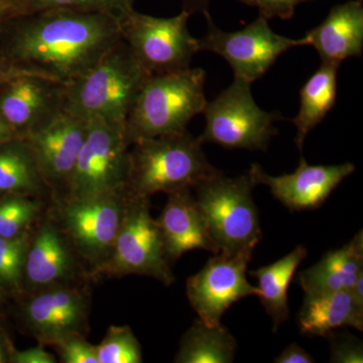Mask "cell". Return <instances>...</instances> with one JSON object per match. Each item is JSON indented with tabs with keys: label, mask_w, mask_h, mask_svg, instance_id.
Returning <instances> with one entry per match:
<instances>
[{
	"label": "cell",
	"mask_w": 363,
	"mask_h": 363,
	"mask_svg": "<svg viewBox=\"0 0 363 363\" xmlns=\"http://www.w3.org/2000/svg\"><path fill=\"white\" fill-rule=\"evenodd\" d=\"M339 64L321 62L300 91V108L293 119L297 130L295 143L302 150L308 135L324 121L336 104Z\"/></svg>",
	"instance_id": "23"
},
{
	"label": "cell",
	"mask_w": 363,
	"mask_h": 363,
	"mask_svg": "<svg viewBox=\"0 0 363 363\" xmlns=\"http://www.w3.org/2000/svg\"><path fill=\"white\" fill-rule=\"evenodd\" d=\"M168 195V201L157 223L169 262H175L191 250H207L213 255L220 252L191 189Z\"/></svg>",
	"instance_id": "18"
},
{
	"label": "cell",
	"mask_w": 363,
	"mask_h": 363,
	"mask_svg": "<svg viewBox=\"0 0 363 363\" xmlns=\"http://www.w3.org/2000/svg\"><path fill=\"white\" fill-rule=\"evenodd\" d=\"M238 342L223 325L208 326L197 319L181 339L177 363H231Z\"/></svg>",
	"instance_id": "25"
},
{
	"label": "cell",
	"mask_w": 363,
	"mask_h": 363,
	"mask_svg": "<svg viewBox=\"0 0 363 363\" xmlns=\"http://www.w3.org/2000/svg\"><path fill=\"white\" fill-rule=\"evenodd\" d=\"M363 274V233L347 245L325 253L314 266L301 272L298 283L305 295L350 291Z\"/></svg>",
	"instance_id": "20"
},
{
	"label": "cell",
	"mask_w": 363,
	"mask_h": 363,
	"mask_svg": "<svg viewBox=\"0 0 363 363\" xmlns=\"http://www.w3.org/2000/svg\"><path fill=\"white\" fill-rule=\"evenodd\" d=\"M277 363H313L314 358L297 343L289 345L278 357L274 359Z\"/></svg>",
	"instance_id": "34"
},
{
	"label": "cell",
	"mask_w": 363,
	"mask_h": 363,
	"mask_svg": "<svg viewBox=\"0 0 363 363\" xmlns=\"http://www.w3.org/2000/svg\"><path fill=\"white\" fill-rule=\"evenodd\" d=\"M28 196L52 201L51 191L40 175L26 138L0 143V198Z\"/></svg>",
	"instance_id": "22"
},
{
	"label": "cell",
	"mask_w": 363,
	"mask_h": 363,
	"mask_svg": "<svg viewBox=\"0 0 363 363\" xmlns=\"http://www.w3.org/2000/svg\"><path fill=\"white\" fill-rule=\"evenodd\" d=\"M308 257L303 245H298L293 252L269 266L250 272L259 281V298L262 307L272 320L274 332L279 330L281 324L290 317L288 290L298 266Z\"/></svg>",
	"instance_id": "24"
},
{
	"label": "cell",
	"mask_w": 363,
	"mask_h": 363,
	"mask_svg": "<svg viewBox=\"0 0 363 363\" xmlns=\"http://www.w3.org/2000/svg\"><path fill=\"white\" fill-rule=\"evenodd\" d=\"M330 362L335 363H362V343L350 336L335 338L331 336Z\"/></svg>",
	"instance_id": "32"
},
{
	"label": "cell",
	"mask_w": 363,
	"mask_h": 363,
	"mask_svg": "<svg viewBox=\"0 0 363 363\" xmlns=\"http://www.w3.org/2000/svg\"><path fill=\"white\" fill-rule=\"evenodd\" d=\"M150 76L121 40L85 75L66 84L65 109L125 130L136 97Z\"/></svg>",
	"instance_id": "3"
},
{
	"label": "cell",
	"mask_w": 363,
	"mask_h": 363,
	"mask_svg": "<svg viewBox=\"0 0 363 363\" xmlns=\"http://www.w3.org/2000/svg\"><path fill=\"white\" fill-rule=\"evenodd\" d=\"M7 4H9V9L11 6H16V4H21V2L25 1V0H4Z\"/></svg>",
	"instance_id": "41"
},
{
	"label": "cell",
	"mask_w": 363,
	"mask_h": 363,
	"mask_svg": "<svg viewBox=\"0 0 363 363\" xmlns=\"http://www.w3.org/2000/svg\"><path fill=\"white\" fill-rule=\"evenodd\" d=\"M190 16L182 11L171 18H157L133 9L119 18L121 40L150 75L186 70L200 52L188 28Z\"/></svg>",
	"instance_id": "10"
},
{
	"label": "cell",
	"mask_w": 363,
	"mask_h": 363,
	"mask_svg": "<svg viewBox=\"0 0 363 363\" xmlns=\"http://www.w3.org/2000/svg\"><path fill=\"white\" fill-rule=\"evenodd\" d=\"M188 130L131 143L128 191L136 197L192 189L218 173Z\"/></svg>",
	"instance_id": "2"
},
{
	"label": "cell",
	"mask_w": 363,
	"mask_h": 363,
	"mask_svg": "<svg viewBox=\"0 0 363 363\" xmlns=\"http://www.w3.org/2000/svg\"><path fill=\"white\" fill-rule=\"evenodd\" d=\"M301 333L325 336L340 327L363 330V308L353 300L350 291L305 295L298 317Z\"/></svg>",
	"instance_id": "21"
},
{
	"label": "cell",
	"mask_w": 363,
	"mask_h": 363,
	"mask_svg": "<svg viewBox=\"0 0 363 363\" xmlns=\"http://www.w3.org/2000/svg\"><path fill=\"white\" fill-rule=\"evenodd\" d=\"M9 6L4 0H0V32H1L2 26L4 21L9 18Z\"/></svg>",
	"instance_id": "40"
},
{
	"label": "cell",
	"mask_w": 363,
	"mask_h": 363,
	"mask_svg": "<svg viewBox=\"0 0 363 363\" xmlns=\"http://www.w3.org/2000/svg\"><path fill=\"white\" fill-rule=\"evenodd\" d=\"M30 229L16 238H0V289L6 295H23V267Z\"/></svg>",
	"instance_id": "28"
},
{
	"label": "cell",
	"mask_w": 363,
	"mask_h": 363,
	"mask_svg": "<svg viewBox=\"0 0 363 363\" xmlns=\"http://www.w3.org/2000/svg\"><path fill=\"white\" fill-rule=\"evenodd\" d=\"M130 147L124 128L91 119L65 192L56 200L89 199L128 190Z\"/></svg>",
	"instance_id": "9"
},
{
	"label": "cell",
	"mask_w": 363,
	"mask_h": 363,
	"mask_svg": "<svg viewBox=\"0 0 363 363\" xmlns=\"http://www.w3.org/2000/svg\"><path fill=\"white\" fill-rule=\"evenodd\" d=\"M121 40L119 20L114 16L48 9L4 21L0 59L26 73L70 84Z\"/></svg>",
	"instance_id": "1"
},
{
	"label": "cell",
	"mask_w": 363,
	"mask_h": 363,
	"mask_svg": "<svg viewBox=\"0 0 363 363\" xmlns=\"http://www.w3.org/2000/svg\"><path fill=\"white\" fill-rule=\"evenodd\" d=\"M135 0H25L9 9V16L37 13L48 9H70L107 14L121 18L133 11Z\"/></svg>",
	"instance_id": "27"
},
{
	"label": "cell",
	"mask_w": 363,
	"mask_h": 363,
	"mask_svg": "<svg viewBox=\"0 0 363 363\" xmlns=\"http://www.w3.org/2000/svg\"><path fill=\"white\" fill-rule=\"evenodd\" d=\"M205 78L201 68L150 75L126 121L128 143L187 130L190 121L206 106Z\"/></svg>",
	"instance_id": "4"
},
{
	"label": "cell",
	"mask_w": 363,
	"mask_h": 363,
	"mask_svg": "<svg viewBox=\"0 0 363 363\" xmlns=\"http://www.w3.org/2000/svg\"><path fill=\"white\" fill-rule=\"evenodd\" d=\"M130 274L150 277L168 286L175 281L159 226L150 215V198L130 193L111 257L91 274L90 279Z\"/></svg>",
	"instance_id": "7"
},
{
	"label": "cell",
	"mask_w": 363,
	"mask_h": 363,
	"mask_svg": "<svg viewBox=\"0 0 363 363\" xmlns=\"http://www.w3.org/2000/svg\"><path fill=\"white\" fill-rule=\"evenodd\" d=\"M87 283L49 286L21 296L20 319L26 333L43 345L89 331L91 294Z\"/></svg>",
	"instance_id": "12"
},
{
	"label": "cell",
	"mask_w": 363,
	"mask_h": 363,
	"mask_svg": "<svg viewBox=\"0 0 363 363\" xmlns=\"http://www.w3.org/2000/svg\"><path fill=\"white\" fill-rule=\"evenodd\" d=\"M89 272L49 212L30 229L23 267V295L49 286L84 284Z\"/></svg>",
	"instance_id": "13"
},
{
	"label": "cell",
	"mask_w": 363,
	"mask_h": 363,
	"mask_svg": "<svg viewBox=\"0 0 363 363\" xmlns=\"http://www.w3.org/2000/svg\"><path fill=\"white\" fill-rule=\"evenodd\" d=\"M26 74V72L18 70L11 64L7 63L4 60L0 59V83L7 80V79L14 77V76ZM30 74V73H28Z\"/></svg>",
	"instance_id": "37"
},
{
	"label": "cell",
	"mask_w": 363,
	"mask_h": 363,
	"mask_svg": "<svg viewBox=\"0 0 363 363\" xmlns=\"http://www.w3.org/2000/svg\"><path fill=\"white\" fill-rule=\"evenodd\" d=\"M321 62L341 65L350 58L362 57L363 51V6L360 0H348L332 7L319 26L305 35Z\"/></svg>",
	"instance_id": "19"
},
{
	"label": "cell",
	"mask_w": 363,
	"mask_h": 363,
	"mask_svg": "<svg viewBox=\"0 0 363 363\" xmlns=\"http://www.w3.org/2000/svg\"><path fill=\"white\" fill-rule=\"evenodd\" d=\"M50 203L28 196L0 198V238H16L30 230L42 218Z\"/></svg>",
	"instance_id": "26"
},
{
	"label": "cell",
	"mask_w": 363,
	"mask_h": 363,
	"mask_svg": "<svg viewBox=\"0 0 363 363\" xmlns=\"http://www.w3.org/2000/svg\"><path fill=\"white\" fill-rule=\"evenodd\" d=\"M255 186L250 172L229 178L219 171L193 188L208 230L224 255L255 250L262 240L259 212L252 198Z\"/></svg>",
	"instance_id": "5"
},
{
	"label": "cell",
	"mask_w": 363,
	"mask_h": 363,
	"mask_svg": "<svg viewBox=\"0 0 363 363\" xmlns=\"http://www.w3.org/2000/svg\"><path fill=\"white\" fill-rule=\"evenodd\" d=\"M43 344L25 350H16L11 363H56L57 358L48 352Z\"/></svg>",
	"instance_id": "33"
},
{
	"label": "cell",
	"mask_w": 363,
	"mask_h": 363,
	"mask_svg": "<svg viewBox=\"0 0 363 363\" xmlns=\"http://www.w3.org/2000/svg\"><path fill=\"white\" fill-rule=\"evenodd\" d=\"M98 363H142L143 351L130 326L109 327L96 345Z\"/></svg>",
	"instance_id": "29"
},
{
	"label": "cell",
	"mask_w": 363,
	"mask_h": 363,
	"mask_svg": "<svg viewBox=\"0 0 363 363\" xmlns=\"http://www.w3.org/2000/svg\"><path fill=\"white\" fill-rule=\"evenodd\" d=\"M250 83L234 78L233 84L205 106V128L199 140L225 149L266 150L278 135V112L262 111L255 102Z\"/></svg>",
	"instance_id": "8"
},
{
	"label": "cell",
	"mask_w": 363,
	"mask_h": 363,
	"mask_svg": "<svg viewBox=\"0 0 363 363\" xmlns=\"http://www.w3.org/2000/svg\"><path fill=\"white\" fill-rule=\"evenodd\" d=\"M238 1L259 9V16H264L267 21L272 18L286 21L293 18L296 9L300 4L311 0H238Z\"/></svg>",
	"instance_id": "31"
},
{
	"label": "cell",
	"mask_w": 363,
	"mask_h": 363,
	"mask_svg": "<svg viewBox=\"0 0 363 363\" xmlns=\"http://www.w3.org/2000/svg\"><path fill=\"white\" fill-rule=\"evenodd\" d=\"M4 295H6V294L0 289V311H1L2 303H4Z\"/></svg>",
	"instance_id": "42"
},
{
	"label": "cell",
	"mask_w": 363,
	"mask_h": 363,
	"mask_svg": "<svg viewBox=\"0 0 363 363\" xmlns=\"http://www.w3.org/2000/svg\"><path fill=\"white\" fill-rule=\"evenodd\" d=\"M63 363H98L96 345L88 342L85 335L74 333L52 344Z\"/></svg>",
	"instance_id": "30"
},
{
	"label": "cell",
	"mask_w": 363,
	"mask_h": 363,
	"mask_svg": "<svg viewBox=\"0 0 363 363\" xmlns=\"http://www.w3.org/2000/svg\"><path fill=\"white\" fill-rule=\"evenodd\" d=\"M20 138L9 123H6L4 116L0 114V143L7 142V140H14V138Z\"/></svg>",
	"instance_id": "38"
},
{
	"label": "cell",
	"mask_w": 363,
	"mask_h": 363,
	"mask_svg": "<svg viewBox=\"0 0 363 363\" xmlns=\"http://www.w3.org/2000/svg\"><path fill=\"white\" fill-rule=\"evenodd\" d=\"M253 250L234 255L217 253L201 271L188 278L187 298L203 323L218 326L222 316L234 303L250 296H259V288L248 283L247 279Z\"/></svg>",
	"instance_id": "14"
},
{
	"label": "cell",
	"mask_w": 363,
	"mask_h": 363,
	"mask_svg": "<svg viewBox=\"0 0 363 363\" xmlns=\"http://www.w3.org/2000/svg\"><path fill=\"white\" fill-rule=\"evenodd\" d=\"M353 300L359 307L363 308V274L355 281L350 291Z\"/></svg>",
	"instance_id": "39"
},
{
	"label": "cell",
	"mask_w": 363,
	"mask_h": 363,
	"mask_svg": "<svg viewBox=\"0 0 363 363\" xmlns=\"http://www.w3.org/2000/svg\"><path fill=\"white\" fill-rule=\"evenodd\" d=\"M91 119L64 111L51 123L26 138L52 200L65 192L89 133Z\"/></svg>",
	"instance_id": "15"
},
{
	"label": "cell",
	"mask_w": 363,
	"mask_h": 363,
	"mask_svg": "<svg viewBox=\"0 0 363 363\" xmlns=\"http://www.w3.org/2000/svg\"><path fill=\"white\" fill-rule=\"evenodd\" d=\"M207 33L198 40L200 51L219 55L233 68L234 78L252 84L262 78L284 52L293 48L307 45L306 38L291 39L272 30L269 21L259 16L238 32H224L204 16Z\"/></svg>",
	"instance_id": "11"
},
{
	"label": "cell",
	"mask_w": 363,
	"mask_h": 363,
	"mask_svg": "<svg viewBox=\"0 0 363 363\" xmlns=\"http://www.w3.org/2000/svg\"><path fill=\"white\" fill-rule=\"evenodd\" d=\"M130 192L83 200H55L49 212L91 274L111 257ZM91 281V279H90Z\"/></svg>",
	"instance_id": "6"
},
{
	"label": "cell",
	"mask_w": 363,
	"mask_h": 363,
	"mask_svg": "<svg viewBox=\"0 0 363 363\" xmlns=\"http://www.w3.org/2000/svg\"><path fill=\"white\" fill-rule=\"evenodd\" d=\"M212 0H181L182 11L193 16L195 13H202L206 16L209 13V6Z\"/></svg>",
	"instance_id": "35"
},
{
	"label": "cell",
	"mask_w": 363,
	"mask_h": 363,
	"mask_svg": "<svg viewBox=\"0 0 363 363\" xmlns=\"http://www.w3.org/2000/svg\"><path fill=\"white\" fill-rule=\"evenodd\" d=\"M355 166L351 162L339 164H309L301 157L297 169L292 174L269 176L259 164H252L250 175L257 185L267 186L272 195L291 211H305L321 207L333 191Z\"/></svg>",
	"instance_id": "17"
},
{
	"label": "cell",
	"mask_w": 363,
	"mask_h": 363,
	"mask_svg": "<svg viewBox=\"0 0 363 363\" xmlns=\"http://www.w3.org/2000/svg\"><path fill=\"white\" fill-rule=\"evenodd\" d=\"M16 350L11 338L0 328V363L13 362V353Z\"/></svg>",
	"instance_id": "36"
},
{
	"label": "cell",
	"mask_w": 363,
	"mask_h": 363,
	"mask_svg": "<svg viewBox=\"0 0 363 363\" xmlns=\"http://www.w3.org/2000/svg\"><path fill=\"white\" fill-rule=\"evenodd\" d=\"M66 84L33 74L0 83V114L20 138L44 128L65 111Z\"/></svg>",
	"instance_id": "16"
}]
</instances>
